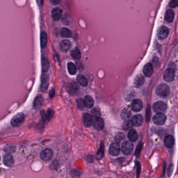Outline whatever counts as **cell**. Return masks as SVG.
<instances>
[{"mask_svg": "<svg viewBox=\"0 0 178 178\" xmlns=\"http://www.w3.org/2000/svg\"><path fill=\"white\" fill-rule=\"evenodd\" d=\"M170 89L166 84H162L158 85L156 89V94L160 97L166 98L169 94Z\"/></svg>", "mask_w": 178, "mask_h": 178, "instance_id": "cell-1", "label": "cell"}, {"mask_svg": "<svg viewBox=\"0 0 178 178\" xmlns=\"http://www.w3.org/2000/svg\"><path fill=\"white\" fill-rule=\"evenodd\" d=\"M25 119V116L23 113L19 112L13 117L11 120V124L13 127H19L22 124Z\"/></svg>", "mask_w": 178, "mask_h": 178, "instance_id": "cell-2", "label": "cell"}, {"mask_svg": "<svg viewBox=\"0 0 178 178\" xmlns=\"http://www.w3.org/2000/svg\"><path fill=\"white\" fill-rule=\"evenodd\" d=\"M167 109V106L163 101L156 102L153 104V110L157 113H163L165 112Z\"/></svg>", "mask_w": 178, "mask_h": 178, "instance_id": "cell-3", "label": "cell"}, {"mask_svg": "<svg viewBox=\"0 0 178 178\" xmlns=\"http://www.w3.org/2000/svg\"><path fill=\"white\" fill-rule=\"evenodd\" d=\"M134 144L131 141H126L122 144V151L125 155L130 154L134 150Z\"/></svg>", "mask_w": 178, "mask_h": 178, "instance_id": "cell-4", "label": "cell"}, {"mask_svg": "<svg viewBox=\"0 0 178 178\" xmlns=\"http://www.w3.org/2000/svg\"><path fill=\"white\" fill-rule=\"evenodd\" d=\"M153 121L158 125H163L166 121V116L163 113H156L153 118Z\"/></svg>", "mask_w": 178, "mask_h": 178, "instance_id": "cell-5", "label": "cell"}, {"mask_svg": "<svg viewBox=\"0 0 178 178\" xmlns=\"http://www.w3.org/2000/svg\"><path fill=\"white\" fill-rule=\"evenodd\" d=\"M175 77V71L172 68H168L167 69L163 75L164 80L167 82H171L174 80Z\"/></svg>", "mask_w": 178, "mask_h": 178, "instance_id": "cell-6", "label": "cell"}, {"mask_svg": "<svg viewBox=\"0 0 178 178\" xmlns=\"http://www.w3.org/2000/svg\"><path fill=\"white\" fill-rule=\"evenodd\" d=\"M53 151L50 149H45L42 151L41 153V158L45 161H48L50 160L53 157Z\"/></svg>", "mask_w": 178, "mask_h": 178, "instance_id": "cell-7", "label": "cell"}, {"mask_svg": "<svg viewBox=\"0 0 178 178\" xmlns=\"http://www.w3.org/2000/svg\"><path fill=\"white\" fill-rule=\"evenodd\" d=\"M169 31L168 28L165 26H162L158 30V38L159 39H163L166 38L169 34Z\"/></svg>", "mask_w": 178, "mask_h": 178, "instance_id": "cell-8", "label": "cell"}, {"mask_svg": "<svg viewBox=\"0 0 178 178\" xmlns=\"http://www.w3.org/2000/svg\"><path fill=\"white\" fill-rule=\"evenodd\" d=\"M120 146L118 143H114L112 144H111L109 149V153L112 156H118L120 153Z\"/></svg>", "mask_w": 178, "mask_h": 178, "instance_id": "cell-9", "label": "cell"}, {"mask_svg": "<svg viewBox=\"0 0 178 178\" xmlns=\"http://www.w3.org/2000/svg\"><path fill=\"white\" fill-rule=\"evenodd\" d=\"M131 108L134 112H139L142 109V102L139 99H134L131 104Z\"/></svg>", "mask_w": 178, "mask_h": 178, "instance_id": "cell-10", "label": "cell"}, {"mask_svg": "<svg viewBox=\"0 0 178 178\" xmlns=\"http://www.w3.org/2000/svg\"><path fill=\"white\" fill-rule=\"evenodd\" d=\"M93 124L96 130L100 131L104 128V123L103 119L100 117L95 118L93 121Z\"/></svg>", "mask_w": 178, "mask_h": 178, "instance_id": "cell-11", "label": "cell"}, {"mask_svg": "<svg viewBox=\"0 0 178 178\" xmlns=\"http://www.w3.org/2000/svg\"><path fill=\"white\" fill-rule=\"evenodd\" d=\"M143 117L140 114H137L134 116L131 120V122L134 126H139L142 124Z\"/></svg>", "mask_w": 178, "mask_h": 178, "instance_id": "cell-12", "label": "cell"}, {"mask_svg": "<svg viewBox=\"0 0 178 178\" xmlns=\"http://www.w3.org/2000/svg\"><path fill=\"white\" fill-rule=\"evenodd\" d=\"M143 73L146 77H150L153 73V68L151 63H147L143 68Z\"/></svg>", "mask_w": 178, "mask_h": 178, "instance_id": "cell-13", "label": "cell"}, {"mask_svg": "<svg viewBox=\"0 0 178 178\" xmlns=\"http://www.w3.org/2000/svg\"><path fill=\"white\" fill-rule=\"evenodd\" d=\"M62 15V11L59 7L54 8L52 11V16L54 21H58Z\"/></svg>", "mask_w": 178, "mask_h": 178, "instance_id": "cell-14", "label": "cell"}, {"mask_svg": "<svg viewBox=\"0 0 178 178\" xmlns=\"http://www.w3.org/2000/svg\"><path fill=\"white\" fill-rule=\"evenodd\" d=\"M175 144V139L172 135H168L165 137L164 144L168 148H171Z\"/></svg>", "mask_w": 178, "mask_h": 178, "instance_id": "cell-15", "label": "cell"}, {"mask_svg": "<svg viewBox=\"0 0 178 178\" xmlns=\"http://www.w3.org/2000/svg\"><path fill=\"white\" fill-rule=\"evenodd\" d=\"M59 47L62 52H67L71 48V42L68 40H64L60 42Z\"/></svg>", "mask_w": 178, "mask_h": 178, "instance_id": "cell-16", "label": "cell"}, {"mask_svg": "<svg viewBox=\"0 0 178 178\" xmlns=\"http://www.w3.org/2000/svg\"><path fill=\"white\" fill-rule=\"evenodd\" d=\"M3 163L6 166L10 167L14 165V159L11 155H5L3 158Z\"/></svg>", "mask_w": 178, "mask_h": 178, "instance_id": "cell-17", "label": "cell"}, {"mask_svg": "<svg viewBox=\"0 0 178 178\" xmlns=\"http://www.w3.org/2000/svg\"><path fill=\"white\" fill-rule=\"evenodd\" d=\"M43 98L41 95H39L36 97L33 102V108L36 110L39 109L43 104Z\"/></svg>", "mask_w": 178, "mask_h": 178, "instance_id": "cell-18", "label": "cell"}, {"mask_svg": "<svg viewBox=\"0 0 178 178\" xmlns=\"http://www.w3.org/2000/svg\"><path fill=\"white\" fill-rule=\"evenodd\" d=\"M83 123L86 128L90 127L93 124V119L92 116L89 113H86L83 117Z\"/></svg>", "mask_w": 178, "mask_h": 178, "instance_id": "cell-19", "label": "cell"}, {"mask_svg": "<svg viewBox=\"0 0 178 178\" xmlns=\"http://www.w3.org/2000/svg\"><path fill=\"white\" fill-rule=\"evenodd\" d=\"M66 89L70 94L74 95L76 94L78 92V90H79V87L75 84H69L67 87H66Z\"/></svg>", "mask_w": 178, "mask_h": 178, "instance_id": "cell-20", "label": "cell"}, {"mask_svg": "<svg viewBox=\"0 0 178 178\" xmlns=\"http://www.w3.org/2000/svg\"><path fill=\"white\" fill-rule=\"evenodd\" d=\"M41 62L42 72H46L48 71L50 66V64L48 60L44 56H42Z\"/></svg>", "mask_w": 178, "mask_h": 178, "instance_id": "cell-21", "label": "cell"}, {"mask_svg": "<svg viewBox=\"0 0 178 178\" xmlns=\"http://www.w3.org/2000/svg\"><path fill=\"white\" fill-rule=\"evenodd\" d=\"M104 142H101L100 147L97 151V153L95 156L96 159L98 160H100L104 157Z\"/></svg>", "mask_w": 178, "mask_h": 178, "instance_id": "cell-22", "label": "cell"}, {"mask_svg": "<svg viewBox=\"0 0 178 178\" xmlns=\"http://www.w3.org/2000/svg\"><path fill=\"white\" fill-rule=\"evenodd\" d=\"M144 82H145L144 77L141 75H139L135 78L134 80V84L137 87H139L142 86L143 84L144 83Z\"/></svg>", "mask_w": 178, "mask_h": 178, "instance_id": "cell-23", "label": "cell"}, {"mask_svg": "<svg viewBox=\"0 0 178 178\" xmlns=\"http://www.w3.org/2000/svg\"><path fill=\"white\" fill-rule=\"evenodd\" d=\"M83 101H84L85 107H86L88 108H91L94 105V100L91 96H86L84 98Z\"/></svg>", "mask_w": 178, "mask_h": 178, "instance_id": "cell-24", "label": "cell"}, {"mask_svg": "<svg viewBox=\"0 0 178 178\" xmlns=\"http://www.w3.org/2000/svg\"><path fill=\"white\" fill-rule=\"evenodd\" d=\"M175 17V13L172 9H168L165 14V20L168 23H171Z\"/></svg>", "mask_w": 178, "mask_h": 178, "instance_id": "cell-25", "label": "cell"}, {"mask_svg": "<svg viewBox=\"0 0 178 178\" xmlns=\"http://www.w3.org/2000/svg\"><path fill=\"white\" fill-rule=\"evenodd\" d=\"M40 43L42 48L46 47L48 43V35L45 31H42L40 36Z\"/></svg>", "mask_w": 178, "mask_h": 178, "instance_id": "cell-26", "label": "cell"}, {"mask_svg": "<svg viewBox=\"0 0 178 178\" xmlns=\"http://www.w3.org/2000/svg\"><path fill=\"white\" fill-rule=\"evenodd\" d=\"M128 139L131 142H135L137 141L138 138V135L137 132L134 129L130 130L128 133Z\"/></svg>", "mask_w": 178, "mask_h": 178, "instance_id": "cell-27", "label": "cell"}, {"mask_svg": "<svg viewBox=\"0 0 178 178\" xmlns=\"http://www.w3.org/2000/svg\"><path fill=\"white\" fill-rule=\"evenodd\" d=\"M131 113L130 111L128 109H124L122 110L121 113V118L125 121H128V120L130 118Z\"/></svg>", "mask_w": 178, "mask_h": 178, "instance_id": "cell-28", "label": "cell"}, {"mask_svg": "<svg viewBox=\"0 0 178 178\" xmlns=\"http://www.w3.org/2000/svg\"><path fill=\"white\" fill-rule=\"evenodd\" d=\"M78 83L82 87H86L88 85V80L86 78L82 75H78L77 77Z\"/></svg>", "mask_w": 178, "mask_h": 178, "instance_id": "cell-29", "label": "cell"}, {"mask_svg": "<svg viewBox=\"0 0 178 178\" xmlns=\"http://www.w3.org/2000/svg\"><path fill=\"white\" fill-rule=\"evenodd\" d=\"M67 68L69 73L71 75H74L77 73V68L74 64L71 62L68 63L67 64Z\"/></svg>", "mask_w": 178, "mask_h": 178, "instance_id": "cell-30", "label": "cell"}, {"mask_svg": "<svg viewBox=\"0 0 178 178\" xmlns=\"http://www.w3.org/2000/svg\"><path fill=\"white\" fill-rule=\"evenodd\" d=\"M71 56L74 59L79 60L81 58V54L80 50L78 48H75L71 51Z\"/></svg>", "mask_w": 178, "mask_h": 178, "instance_id": "cell-31", "label": "cell"}, {"mask_svg": "<svg viewBox=\"0 0 178 178\" xmlns=\"http://www.w3.org/2000/svg\"><path fill=\"white\" fill-rule=\"evenodd\" d=\"M60 35L63 38H69L72 35V33L68 28H62L60 31Z\"/></svg>", "mask_w": 178, "mask_h": 178, "instance_id": "cell-32", "label": "cell"}, {"mask_svg": "<svg viewBox=\"0 0 178 178\" xmlns=\"http://www.w3.org/2000/svg\"><path fill=\"white\" fill-rule=\"evenodd\" d=\"M3 150L9 154H12L14 152H15L16 151V147L15 146L13 145L9 144V145H6L4 147Z\"/></svg>", "mask_w": 178, "mask_h": 178, "instance_id": "cell-33", "label": "cell"}, {"mask_svg": "<svg viewBox=\"0 0 178 178\" xmlns=\"http://www.w3.org/2000/svg\"><path fill=\"white\" fill-rule=\"evenodd\" d=\"M134 97V92L132 90L126 91L125 94V99L126 101H130Z\"/></svg>", "mask_w": 178, "mask_h": 178, "instance_id": "cell-34", "label": "cell"}, {"mask_svg": "<svg viewBox=\"0 0 178 178\" xmlns=\"http://www.w3.org/2000/svg\"><path fill=\"white\" fill-rule=\"evenodd\" d=\"M133 126H134V125L132 124V122H131V121H129V120L124 122L122 126V129L125 131L131 130Z\"/></svg>", "mask_w": 178, "mask_h": 178, "instance_id": "cell-35", "label": "cell"}, {"mask_svg": "<svg viewBox=\"0 0 178 178\" xmlns=\"http://www.w3.org/2000/svg\"><path fill=\"white\" fill-rule=\"evenodd\" d=\"M91 113H92V116H93L95 118L100 117V116H101V111L98 108H95L93 109L91 111Z\"/></svg>", "mask_w": 178, "mask_h": 178, "instance_id": "cell-36", "label": "cell"}, {"mask_svg": "<svg viewBox=\"0 0 178 178\" xmlns=\"http://www.w3.org/2000/svg\"><path fill=\"white\" fill-rule=\"evenodd\" d=\"M77 107L78 109H79L80 110H83L85 105L84 103V101L82 99L79 98L77 100Z\"/></svg>", "mask_w": 178, "mask_h": 178, "instance_id": "cell-37", "label": "cell"}, {"mask_svg": "<svg viewBox=\"0 0 178 178\" xmlns=\"http://www.w3.org/2000/svg\"><path fill=\"white\" fill-rule=\"evenodd\" d=\"M41 116L42 119L43 123H47L50 120L48 119V116L47 114L45 113L44 110H42L41 111Z\"/></svg>", "mask_w": 178, "mask_h": 178, "instance_id": "cell-38", "label": "cell"}, {"mask_svg": "<svg viewBox=\"0 0 178 178\" xmlns=\"http://www.w3.org/2000/svg\"><path fill=\"white\" fill-rule=\"evenodd\" d=\"M151 109H150V106L148 105L146 109V122H148L151 118Z\"/></svg>", "mask_w": 178, "mask_h": 178, "instance_id": "cell-39", "label": "cell"}, {"mask_svg": "<svg viewBox=\"0 0 178 178\" xmlns=\"http://www.w3.org/2000/svg\"><path fill=\"white\" fill-rule=\"evenodd\" d=\"M47 116H48V119L49 120H50L53 116L54 114V111L53 110H52V109H48L47 111Z\"/></svg>", "mask_w": 178, "mask_h": 178, "instance_id": "cell-40", "label": "cell"}, {"mask_svg": "<svg viewBox=\"0 0 178 178\" xmlns=\"http://www.w3.org/2000/svg\"><path fill=\"white\" fill-rule=\"evenodd\" d=\"M169 6L171 7H176L178 6V0H172L169 3Z\"/></svg>", "mask_w": 178, "mask_h": 178, "instance_id": "cell-41", "label": "cell"}, {"mask_svg": "<svg viewBox=\"0 0 178 178\" xmlns=\"http://www.w3.org/2000/svg\"><path fill=\"white\" fill-rule=\"evenodd\" d=\"M48 87V83H41L40 86V90L42 92H45Z\"/></svg>", "mask_w": 178, "mask_h": 178, "instance_id": "cell-42", "label": "cell"}, {"mask_svg": "<svg viewBox=\"0 0 178 178\" xmlns=\"http://www.w3.org/2000/svg\"><path fill=\"white\" fill-rule=\"evenodd\" d=\"M142 147V143H139V145H138V146L137 147V149H136V151H135V154L137 155V156L138 155H139V153H140V151H141Z\"/></svg>", "mask_w": 178, "mask_h": 178, "instance_id": "cell-43", "label": "cell"}, {"mask_svg": "<svg viewBox=\"0 0 178 178\" xmlns=\"http://www.w3.org/2000/svg\"><path fill=\"white\" fill-rule=\"evenodd\" d=\"M173 165H172V164L170 165L169 168H168V177H170V175H171V174H172V171H173Z\"/></svg>", "mask_w": 178, "mask_h": 178, "instance_id": "cell-44", "label": "cell"}, {"mask_svg": "<svg viewBox=\"0 0 178 178\" xmlns=\"http://www.w3.org/2000/svg\"><path fill=\"white\" fill-rule=\"evenodd\" d=\"M55 95V90L54 88H52L50 90V92H49L50 97V98H53L54 97Z\"/></svg>", "mask_w": 178, "mask_h": 178, "instance_id": "cell-45", "label": "cell"}, {"mask_svg": "<svg viewBox=\"0 0 178 178\" xmlns=\"http://www.w3.org/2000/svg\"><path fill=\"white\" fill-rule=\"evenodd\" d=\"M140 168H141V167H140V164L139 163L137 162V178H139V172H140Z\"/></svg>", "mask_w": 178, "mask_h": 178, "instance_id": "cell-46", "label": "cell"}, {"mask_svg": "<svg viewBox=\"0 0 178 178\" xmlns=\"http://www.w3.org/2000/svg\"><path fill=\"white\" fill-rule=\"evenodd\" d=\"M152 62L153 63L154 66H157L158 64V59L157 57H154V58L153 59Z\"/></svg>", "mask_w": 178, "mask_h": 178, "instance_id": "cell-47", "label": "cell"}, {"mask_svg": "<svg viewBox=\"0 0 178 178\" xmlns=\"http://www.w3.org/2000/svg\"><path fill=\"white\" fill-rule=\"evenodd\" d=\"M86 159L89 162H93V158L92 156H88L86 158Z\"/></svg>", "mask_w": 178, "mask_h": 178, "instance_id": "cell-48", "label": "cell"}, {"mask_svg": "<svg viewBox=\"0 0 178 178\" xmlns=\"http://www.w3.org/2000/svg\"><path fill=\"white\" fill-rule=\"evenodd\" d=\"M50 2L52 3V4L54 5H58V3H59V1H50Z\"/></svg>", "mask_w": 178, "mask_h": 178, "instance_id": "cell-49", "label": "cell"}, {"mask_svg": "<svg viewBox=\"0 0 178 178\" xmlns=\"http://www.w3.org/2000/svg\"><path fill=\"white\" fill-rule=\"evenodd\" d=\"M0 160H1V157H0Z\"/></svg>", "mask_w": 178, "mask_h": 178, "instance_id": "cell-50", "label": "cell"}, {"mask_svg": "<svg viewBox=\"0 0 178 178\" xmlns=\"http://www.w3.org/2000/svg\"></svg>", "mask_w": 178, "mask_h": 178, "instance_id": "cell-51", "label": "cell"}]
</instances>
